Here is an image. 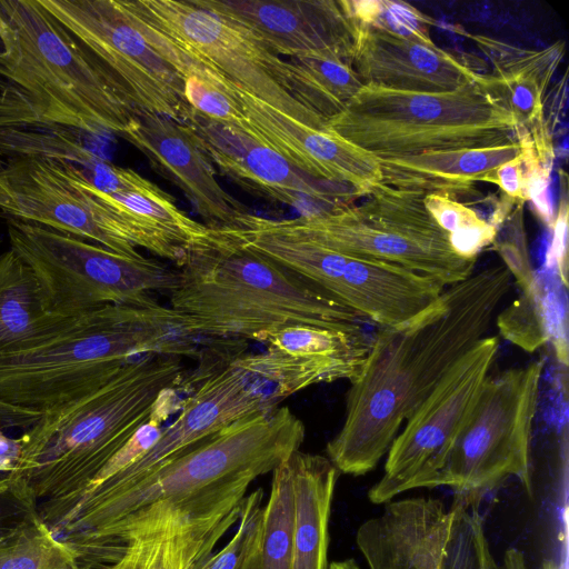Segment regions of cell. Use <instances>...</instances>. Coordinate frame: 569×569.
Wrapping results in <instances>:
<instances>
[{"label":"cell","instance_id":"obj_37","mask_svg":"<svg viewBox=\"0 0 569 569\" xmlns=\"http://www.w3.org/2000/svg\"><path fill=\"white\" fill-rule=\"evenodd\" d=\"M358 23L373 24L402 37L432 40L429 26L432 20L417 8L401 1L361 0L347 1Z\"/></svg>","mask_w":569,"mask_h":569},{"label":"cell","instance_id":"obj_45","mask_svg":"<svg viewBox=\"0 0 569 569\" xmlns=\"http://www.w3.org/2000/svg\"><path fill=\"white\" fill-rule=\"evenodd\" d=\"M328 569H359V567L353 559H346L331 562Z\"/></svg>","mask_w":569,"mask_h":569},{"label":"cell","instance_id":"obj_11","mask_svg":"<svg viewBox=\"0 0 569 569\" xmlns=\"http://www.w3.org/2000/svg\"><path fill=\"white\" fill-rule=\"evenodd\" d=\"M543 361L488 376L465 419L436 487L478 506L482 497L516 477L531 492L530 441Z\"/></svg>","mask_w":569,"mask_h":569},{"label":"cell","instance_id":"obj_25","mask_svg":"<svg viewBox=\"0 0 569 569\" xmlns=\"http://www.w3.org/2000/svg\"><path fill=\"white\" fill-rule=\"evenodd\" d=\"M491 63L480 83L507 109L517 126L530 129L545 119V96L565 53L559 40L543 49L513 46L483 34L467 33Z\"/></svg>","mask_w":569,"mask_h":569},{"label":"cell","instance_id":"obj_42","mask_svg":"<svg viewBox=\"0 0 569 569\" xmlns=\"http://www.w3.org/2000/svg\"><path fill=\"white\" fill-rule=\"evenodd\" d=\"M489 182L497 184L503 196L517 203H525L529 200L527 178L520 154L496 168Z\"/></svg>","mask_w":569,"mask_h":569},{"label":"cell","instance_id":"obj_10","mask_svg":"<svg viewBox=\"0 0 569 569\" xmlns=\"http://www.w3.org/2000/svg\"><path fill=\"white\" fill-rule=\"evenodd\" d=\"M12 249L30 268L51 313L74 317L107 305L146 306L177 287V269L128 257L42 226L7 218Z\"/></svg>","mask_w":569,"mask_h":569},{"label":"cell","instance_id":"obj_7","mask_svg":"<svg viewBox=\"0 0 569 569\" xmlns=\"http://www.w3.org/2000/svg\"><path fill=\"white\" fill-rule=\"evenodd\" d=\"M516 126L478 80L446 92L363 84L323 129L382 160L511 143Z\"/></svg>","mask_w":569,"mask_h":569},{"label":"cell","instance_id":"obj_22","mask_svg":"<svg viewBox=\"0 0 569 569\" xmlns=\"http://www.w3.org/2000/svg\"><path fill=\"white\" fill-rule=\"evenodd\" d=\"M351 64L363 84L412 92L451 91L478 81L481 73L432 40L366 23H359Z\"/></svg>","mask_w":569,"mask_h":569},{"label":"cell","instance_id":"obj_5","mask_svg":"<svg viewBox=\"0 0 569 569\" xmlns=\"http://www.w3.org/2000/svg\"><path fill=\"white\" fill-rule=\"evenodd\" d=\"M138 109L39 0H0V128L121 137Z\"/></svg>","mask_w":569,"mask_h":569},{"label":"cell","instance_id":"obj_16","mask_svg":"<svg viewBox=\"0 0 569 569\" xmlns=\"http://www.w3.org/2000/svg\"><path fill=\"white\" fill-rule=\"evenodd\" d=\"M0 211L100 244L117 253H141L121 233L109 209L69 174L66 161L22 157L0 161Z\"/></svg>","mask_w":569,"mask_h":569},{"label":"cell","instance_id":"obj_35","mask_svg":"<svg viewBox=\"0 0 569 569\" xmlns=\"http://www.w3.org/2000/svg\"><path fill=\"white\" fill-rule=\"evenodd\" d=\"M423 204L437 224L449 236L453 251L477 260L478 254L495 241L497 229L472 208L446 193L430 192Z\"/></svg>","mask_w":569,"mask_h":569},{"label":"cell","instance_id":"obj_4","mask_svg":"<svg viewBox=\"0 0 569 569\" xmlns=\"http://www.w3.org/2000/svg\"><path fill=\"white\" fill-rule=\"evenodd\" d=\"M194 342L174 311L158 301L107 305L70 317L40 343L0 356V425L29 428L129 361L148 353L194 357Z\"/></svg>","mask_w":569,"mask_h":569},{"label":"cell","instance_id":"obj_17","mask_svg":"<svg viewBox=\"0 0 569 569\" xmlns=\"http://www.w3.org/2000/svg\"><path fill=\"white\" fill-rule=\"evenodd\" d=\"M237 22L278 56L352 61L359 23L347 0H196Z\"/></svg>","mask_w":569,"mask_h":569},{"label":"cell","instance_id":"obj_40","mask_svg":"<svg viewBox=\"0 0 569 569\" xmlns=\"http://www.w3.org/2000/svg\"><path fill=\"white\" fill-rule=\"evenodd\" d=\"M160 403L156 408L151 418L134 432V435L90 480L79 500L89 495L98 486L133 463L154 445L162 432L161 423L167 419V417H169V413L160 407Z\"/></svg>","mask_w":569,"mask_h":569},{"label":"cell","instance_id":"obj_26","mask_svg":"<svg viewBox=\"0 0 569 569\" xmlns=\"http://www.w3.org/2000/svg\"><path fill=\"white\" fill-rule=\"evenodd\" d=\"M520 153V147L515 141L493 147L382 159L379 160L381 184L455 197L471 192L475 182H489L496 168Z\"/></svg>","mask_w":569,"mask_h":569},{"label":"cell","instance_id":"obj_44","mask_svg":"<svg viewBox=\"0 0 569 569\" xmlns=\"http://www.w3.org/2000/svg\"><path fill=\"white\" fill-rule=\"evenodd\" d=\"M104 569H138V559L136 549L130 546L124 551L108 565Z\"/></svg>","mask_w":569,"mask_h":569},{"label":"cell","instance_id":"obj_31","mask_svg":"<svg viewBox=\"0 0 569 569\" xmlns=\"http://www.w3.org/2000/svg\"><path fill=\"white\" fill-rule=\"evenodd\" d=\"M287 62L290 94L326 122L339 114L363 87L347 61L295 57Z\"/></svg>","mask_w":569,"mask_h":569},{"label":"cell","instance_id":"obj_21","mask_svg":"<svg viewBox=\"0 0 569 569\" xmlns=\"http://www.w3.org/2000/svg\"><path fill=\"white\" fill-rule=\"evenodd\" d=\"M120 138L183 192L209 228L231 226L248 212L220 186L200 138L187 123L138 109Z\"/></svg>","mask_w":569,"mask_h":569},{"label":"cell","instance_id":"obj_39","mask_svg":"<svg viewBox=\"0 0 569 569\" xmlns=\"http://www.w3.org/2000/svg\"><path fill=\"white\" fill-rule=\"evenodd\" d=\"M492 247L501 257L510 276L515 278L520 291H528L538 284L539 279L531 263L527 246L523 203L517 204L497 228Z\"/></svg>","mask_w":569,"mask_h":569},{"label":"cell","instance_id":"obj_3","mask_svg":"<svg viewBox=\"0 0 569 569\" xmlns=\"http://www.w3.org/2000/svg\"><path fill=\"white\" fill-rule=\"evenodd\" d=\"M183 378L181 357L148 353L99 388L47 411L20 437L8 487L22 498H49L42 521L57 523L158 405L186 391Z\"/></svg>","mask_w":569,"mask_h":569},{"label":"cell","instance_id":"obj_30","mask_svg":"<svg viewBox=\"0 0 569 569\" xmlns=\"http://www.w3.org/2000/svg\"><path fill=\"white\" fill-rule=\"evenodd\" d=\"M500 335L527 352L547 342L553 343L560 365L568 366L567 311L551 298L540 281L528 291H520L496 319Z\"/></svg>","mask_w":569,"mask_h":569},{"label":"cell","instance_id":"obj_24","mask_svg":"<svg viewBox=\"0 0 569 569\" xmlns=\"http://www.w3.org/2000/svg\"><path fill=\"white\" fill-rule=\"evenodd\" d=\"M66 167L81 188L106 204L121 233L136 248L171 261L177 269L184 264L192 248L208 233L209 228L181 211L170 194H108L97 189L78 167L69 162Z\"/></svg>","mask_w":569,"mask_h":569},{"label":"cell","instance_id":"obj_9","mask_svg":"<svg viewBox=\"0 0 569 569\" xmlns=\"http://www.w3.org/2000/svg\"><path fill=\"white\" fill-rule=\"evenodd\" d=\"M425 194L380 183L358 206L268 221L279 230L400 266L448 287L470 277L477 260L453 251L448 233L425 208Z\"/></svg>","mask_w":569,"mask_h":569},{"label":"cell","instance_id":"obj_43","mask_svg":"<svg viewBox=\"0 0 569 569\" xmlns=\"http://www.w3.org/2000/svg\"><path fill=\"white\" fill-rule=\"evenodd\" d=\"M21 451L20 438L12 439L7 437L0 431V469L4 472H10Z\"/></svg>","mask_w":569,"mask_h":569},{"label":"cell","instance_id":"obj_36","mask_svg":"<svg viewBox=\"0 0 569 569\" xmlns=\"http://www.w3.org/2000/svg\"><path fill=\"white\" fill-rule=\"evenodd\" d=\"M440 569H498L477 506L456 498Z\"/></svg>","mask_w":569,"mask_h":569},{"label":"cell","instance_id":"obj_20","mask_svg":"<svg viewBox=\"0 0 569 569\" xmlns=\"http://www.w3.org/2000/svg\"><path fill=\"white\" fill-rule=\"evenodd\" d=\"M230 83V82H229ZM241 128L306 174L368 196L381 183L379 160L348 141L303 124L230 83Z\"/></svg>","mask_w":569,"mask_h":569},{"label":"cell","instance_id":"obj_23","mask_svg":"<svg viewBox=\"0 0 569 569\" xmlns=\"http://www.w3.org/2000/svg\"><path fill=\"white\" fill-rule=\"evenodd\" d=\"M451 512L433 498L387 502L356 536L369 569H440Z\"/></svg>","mask_w":569,"mask_h":569},{"label":"cell","instance_id":"obj_8","mask_svg":"<svg viewBox=\"0 0 569 569\" xmlns=\"http://www.w3.org/2000/svg\"><path fill=\"white\" fill-rule=\"evenodd\" d=\"M296 273L379 328L399 326L433 305L445 286L397 264L342 252L272 227L249 211L212 228Z\"/></svg>","mask_w":569,"mask_h":569},{"label":"cell","instance_id":"obj_14","mask_svg":"<svg viewBox=\"0 0 569 569\" xmlns=\"http://www.w3.org/2000/svg\"><path fill=\"white\" fill-rule=\"evenodd\" d=\"M120 82L134 107L184 123L183 77L129 20L118 0H39Z\"/></svg>","mask_w":569,"mask_h":569},{"label":"cell","instance_id":"obj_34","mask_svg":"<svg viewBox=\"0 0 569 569\" xmlns=\"http://www.w3.org/2000/svg\"><path fill=\"white\" fill-rule=\"evenodd\" d=\"M79 555L34 519L0 538V569H80Z\"/></svg>","mask_w":569,"mask_h":569},{"label":"cell","instance_id":"obj_27","mask_svg":"<svg viewBox=\"0 0 569 569\" xmlns=\"http://www.w3.org/2000/svg\"><path fill=\"white\" fill-rule=\"evenodd\" d=\"M240 509L241 505L200 516H172L141 527L122 548L134 547L138 569H198L238 521Z\"/></svg>","mask_w":569,"mask_h":569},{"label":"cell","instance_id":"obj_6","mask_svg":"<svg viewBox=\"0 0 569 569\" xmlns=\"http://www.w3.org/2000/svg\"><path fill=\"white\" fill-rule=\"evenodd\" d=\"M177 270L169 307L192 337L262 342L293 325L362 330L367 322L296 273L212 228Z\"/></svg>","mask_w":569,"mask_h":569},{"label":"cell","instance_id":"obj_13","mask_svg":"<svg viewBox=\"0 0 569 569\" xmlns=\"http://www.w3.org/2000/svg\"><path fill=\"white\" fill-rule=\"evenodd\" d=\"M499 338L480 339L442 378L401 427L383 475L368 498L387 503L416 488H433L458 432L498 356Z\"/></svg>","mask_w":569,"mask_h":569},{"label":"cell","instance_id":"obj_41","mask_svg":"<svg viewBox=\"0 0 569 569\" xmlns=\"http://www.w3.org/2000/svg\"><path fill=\"white\" fill-rule=\"evenodd\" d=\"M561 192L557 217L552 223V241L547 261L555 264L563 289L568 288V183L561 171Z\"/></svg>","mask_w":569,"mask_h":569},{"label":"cell","instance_id":"obj_1","mask_svg":"<svg viewBox=\"0 0 569 569\" xmlns=\"http://www.w3.org/2000/svg\"><path fill=\"white\" fill-rule=\"evenodd\" d=\"M510 280L503 264L487 267L446 287L415 318L379 328L350 381L343 423L326 447L339 472L362 476L377 467L407 419L487 336Z\"/></svg>","mask_w":569,"mask_h":569},{"label":"cell","instance_id":"obj_19","mask_svg":"<svg viewBox=\"0 0 569 569\" xmlns=\"http://www.w3.org/2000/svg\"><path fill=\"white\" fill-rule=\"evenodd\" d=\"M184 123L198 134L213 167L251 193L289 206L323 203L329 210L358 197L349 188L306 174L240 127L196 112Z\"/></svg>","mask_w":569,"mask_h":569},{"label":"cell","instance_id":"obj_15","mask_svg":"<svg viewBox=\"0 0 569 569\" xmlns=\"http://www.w3.org/2000/svg\"><path fill=\"white\" fill-rule=\"evenodd\" d=\"M187 380V397L179 413L154 445L138 460L121 470L79 502L91 497L117 493L136 485L180 452L231 422L277 406L279 399L268 383L254 378L234 362V355L222 362L207 365ZM74 505V506H76Z\"/></svg>","mask_w":569,"mask_h":569},{"label":"cell","instance_id":"obj_32","mask_svg":"<svg viewBox=\"0 0 569 569\" xmlns=\"http://www.w3.org/2000/svg\"><path fill=\"white\" fill-rule=\"evenodd\" d=\"M271 473L260 533L243 569H292L295 499L289 458Z\"/></svg>","mask_w":569,"mask_h":569},{"label":"cell","instance_id":"obj_33","mask_svg":"<svg viewBox=\"0 0 569 569\" xmlns=\"http://www.w3.org/2000/svg\"><path fill=\"white\" fill-rule=\"evenodd\" d=\"M73 132L50 127L0 128V161L22 157L50 158L72 163L90 178L108 160L90 150Z\"/></svg>","mask_w":569,"mask_h":569},{"label":"cell","instance_id":"obj_38","mask_svg":"<svg viewBox=\"0 0 569 569\" xmlns=\"http://www.w3.org/2000/svg\"><path fill=\"white\" fill-rule=\"evenodd\" d=\"M262 499L261 488L244 497L237 521V531L223 548L213 552L198 569H243L260 533Z\"/></svg>","mask_w":569,"mask_h":569},{"label":"cell","instance_id":"obj_18","mask_svg":"<svg viewBox=\"0 0 569 569\" xmlns=\"http://www.w3.org/2000/svg\"><path fill=\"white\" fill-rule=\"evenodd\" d=\"M264 351L234 355V362L271 385L281 400L308 387L353 380L370 348L363 330L293 325L268 335Z\"/></svg>","mask_w":569,"mask_h":569},{"label":"cell","instance_id":"obj_2","mask_svg":"<svg viewBox=\"0 0 569 569\" xmlns=\"http://www.w3.org/2000/svg\"><path fill=\"white\" fill-rule=\"evenodd\" d=\"M303 422L276 406L242 417L171 458L128 489L73 506L57 526L87 550L118 549L139 528L242 503L250 485L299 450Z\"/></svg>","mask_w":569,"mask_h":569},{"label":"cell","instance_id":"obj_12","mask_svg":"<svg viewBox=\"0 0 569 569\" xmlns=\"http://www.w3.org/2000/svg\"><path fill=\"white\" fill-rule=\"evenodd\" d=\"M139 23L234 87L318 129L326 121L289 92L288 62L237 22L196 0H119Z\"/></svg>","mask_w":569,"mask_h":569},{"label":"cell","instance_id":"obj_46","mask_svg":"<svg viewBox=\"0 0 569 569\" xmlns=\"http://www.w3.org/2000/svg\"><path fill=\"white\" fill-rule=\"evenodd\" d=\"M0 241H1V238H0Z\"/></svg>","mask_w":569,"mask_h":569},{"label":"cell","instance_id":"obj_29","mask_svg":"<svg viewBox=\"0 0 569 569\" xmlns=\"http://www.w3.org/2000/svg\"><path fill=\"white\" fill-rule=\"evenodd\" d=\"M69 318L48 311L34 274L12 249L0 254V356L40 343Z\"/></svg>","mask_w":569,"mask_h":569},{"label":"cell","instance_id":"obj_28","mask_svg":"<svg viewBox=\"0 0 569 569\" xmlns=\"http://www.w3.org/2000/svg\"><path fill=\"white\" fill-rule=\"evenodd\" d=\"M289 462L295 499L292 569H328L329 519L339 471L328 457L300 449Z\"/></svg>","mask_w":569,"mask_h":569}]
</instances>
